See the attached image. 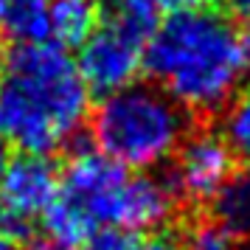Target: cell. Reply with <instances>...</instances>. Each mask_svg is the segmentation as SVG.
<instances>
[{
    "instance_id": "obj_1",
    "label": "cell",
    "mask_w": 250,
    "mask_h": 250,
    "mask_svg": "<svg viewBox=\"0 0 250 250\" xmlns=\"http://www.w3.org/2000/svg\"><path fill=\"white\" fill-rule=\"evenodd\" d=\"M144 68L183 110L211 113L250 79V31L214 9L171 12L144 45Z\"/></svg>"
},
{
    "instance_id": "obj_2",
    "label": "cell",
    "mask_w": 250,
    "mask_h": 250,
    "mask_svg": "<svg viewBox=\"0 0 250 250\" xmlns=\"http://www.w3.org/2000/svg\"><path fill=\"white\" fill-rule=\"evenodd\" d=\"M90 90L57 42H12L0 54V132L28 155H54L87 118Z\"/></svg>"
},
{
    "instance_id": "obj_3",
    "label": "cell",
    "mask_w": 250,
    "mask_h": 250,
    "mask_svg": "<svg viewBox=\"0 0 250 250\" xmlns=\"http://www.w3.org/2000/svg\"><path fill=\"white\" fill-rule=\"evenodd\" d=\"M96 149L124 169H155L174 158L188 135L186 110L158 84H126L102 96L93 113Z\"/></svg>"
},
{
    "instance_id": "obj_4",
    "label": "cell",
    "mask_w": 250,
    "mask_h": 250,
    "mask_svg": "<svg viewBox=\"0 0 250 250\" xmlns=\"http://www.w3.org/2000/svg\"><path fill=\"white\" fill-rule=\"evenodd\" d=\"M59 194L57 166L45 155H17L0 171V242L23 245Z\"/></svg>"
},
{
    "instance_id": "obj_5",
    "label": "cell",
    "mask_w": 250,
    "mask_h": 250,
    "mask_svg": "<svg viewBox=\"0 0 250 250\" xmlns=\"http://www.w3.org/2000/svg\"><path fill=\"white\" fill-rule=\"evenodd\" d=\"M144 40L113 20L99 23L96 31L79 45V57L73 59L84 87L99 96H110L132 84L144 70Z\"/></svg>"
},
{
    "instance_id": "obj_6",
    "label": "cell",
    "mask_w": 250,
    "mask_h": 250,
    "mask_svg": "<svg viewBox=\"0 0 250 250\" xmlns=\"http://www.w3.org/2000/svg\"><path fill=\"white\" fill-rule=\"evenodd\" d=\"M129 171L99 149H79L59 174V200L96 230L107 228L113 200Z\"/></svg>"
},
{
    "instance_id": "obj_7",
    "label": "cell",
    "mask_w": 250,
    "mask_h": 250,
    "mask_svg": "<svg viewBox=\"0 0 250 250\" xmlns=\"http://www.w3.org/2000/svg\"><path fill=\"white\" fill-rule=\"evenodd\" d=\"M236 155L230 152L225 138L216 132H197L186 138L174 152L171 191L188 203H208L225 191L233 180Z\"/></svg>"
},
{
    "instance_id": "obj_8",
    "label": "cell",
    "mask_w": 250,
    "mask_h": 250,
    "mask_svg": "<svg viewBox=\"0 0 250 250\" xmlns=\"http://www.w3.org/2000/svg\"><path fill=\"white\" fill-rule=\"evenodd\" d=\"M171 211H174L171 186L149 174H126L113 200L107 228H118L126 233L158 230L163 222H169Z\"/></svg>"
},
{
    "instance_id": "obj_9",
    "label": "cell",
    "mask_w": 250,
    "mask_h": 250,
    "mask_svg": "<svg viewBox=\"0 0 250 250\" xmlns=\"http://www.w3.org/2000/svg\"><path fill=\"white\" fill-rule=\"evenodd\" d=\"M51 40L62 48H79L99 25L96 0H51Z\"/></svg>"
},
{
    "instance_id": "obj_10",
    "label": "cell",
    "mask_w": 250,
    "mask_h": 250,
    "mask_svg": "<svg viewBox=\"0 0 250 250\" xmlns=\"http://www.w3.org/2000/svg\"><path fill=\"white\" fill-rule=\"evenodd\" d=\"M12 42L34 45L51 40V17H48V0H12L3 20Z\"/></svg>"
},
{
    "instance_id": "obj_11",
    "label": "cell",
    "mask_w": 250,
    "mask_h": 250,
    "mask_svg": "<svg viewBox=\"0 0 250 250\" xmlns=\"http://www.w3.org/2000/svg\"><path fill=\"white\" fill-rule=\"evenodd\" d=\"M216 214L233 233L250 236V169L245 174H233L225 191L216 197Z\"/></svg>"
},
{
    "instance_id": "obj_12",
    "label": "cell",
    "mask_w": 250,
    "mask_h": 250,
    "mask_svg": "<svg viewBox=\"0 0 250 250\" xmlns=\"http://www.w3.org/2000/svg\"><path fill=\"white\" fill-rule=\"evenodd\" d=\"M222 138L236 158L250 160V84L225 104Z\"/></svg>"
},
{
    "instance_id": "obj_13",
    "label": "cell",
    "mask_w": 250,
    "mask_h": 250,
    "mask_svg": "<svg viewBox=\"0 0 250 250\" xmlns=\"http://www.w3.org/2000/svg\"><path fill=\"white\" fill-rule=\"evenodd\" d=\"M160 12H163L160 0H113L110 20L146 42L160 25Z\"/></svg>"
},
{
    "instance_id": "obj_14",
    "label": "cell",
    "mask_w": 250,
    "mask_h": 250,
    "mask_svg": "<svg viewBox=\"0 0 250 250\" xmlns=\"http://www.w3.org/2000/svg\"><path fill=\"white\" fill-rule=\"evenodd\" d=\"M186 250H236L233 230L216 222H197L186 239Z\"/></svg>"
},
{
    "instance_id": "obj_15",
    "label": "cell",
    "mask_w": 250,
    "mask_h": 250,
    "mask_svg": "<svg viewBox=\"0 0 250 250\" xmlns=\"http://www.w3.org/2000/svg\"><path fill=\"white\" fill-rule=\"evenodd\" d=\"M135 233H126L118 228H96L82 250H135Z\"/></svg>"
},
{
    "instance_id": "obj_16",
    "label": "cell",
    "mask_w": 250,
    "mask_h": 250,
    "mask_svg": "<svg viewBox=\"0 0 250 250\" xmlns=\"http://www.w3.org/2000/svg\"><path fill=\"white\" fill-rule=\"evenodd\" d=\"M214 0H160V6H166L171 12H188V9H208Z\"/></svg>"
},
{
    "instance_id": "obj_17",
    "label": "cell",
    "mask_w": 250,
    "mask_h": 250,
    "mask_svg": "<svg viewBox=\"0 0 250 250\" xmlns=\"http://www.w3.org/2000/svg\"><path fill=\"white\" fill-rule=\"evenodd\" d=\"M230 12L236 14V23L250 31V0H228Z\"/></svg>"
},
{
    "instance_id": "obj_18",
    "label": "cell",
    "mask_w": 250,
    "mask_h": 250,
    "mask_svg": "<svg viewBox=\"0 0 250 250\" xmlns=\"http://www.w3.org/2000/svg\"><path fill=\"white\" fill-rule=\"evenodd\" d=\"M135 250H180L171 239H163V236H155V239H146V242H138Z\"/></svg>"
},
{
    "instance_id": "obj_19",
    "label": "cell",
    "mask_w": 250,
    "mask_h": 250,
    "mask_svg": "<svg viewBox=\"0 0 250 250\" xmlns=\"http://www.w3.org/2000/svg\"><path fill=\"white\" fill-rule=\"evenodd\" d=\"M9 160H12V144H9V138L0 132V171L6 169Z\"/></svg>"
},
{
    "instance_id": "obj_20",
    "label": "cell",
    "mask_w": 250,
    "mask_h": 250,
    "mask_svg": "<svg viewBox=\"0 0 250 250\" xmlns=\"http://www.w3.org/2000/svg\"><path fill=\"white\" fill-rule=\"evenodd\" d=\"M9 3H12V0H0V28H3V20H6V12H9Z\"/></svg>"
},
{
    "instance_id": "obj_21",
    "label": "cell",
    "mask_w": 250,
    "mask_h": 250,
    "mask_svg": "<svg viewBox=\"0 0 250 250\" xmlns=\"http://www.w3.org/2000/svg\"><path fill=\"white\" fill-rule=\"evenodd\" d=\"M0 250H17V245H9V242H0Z\"/></svg>"
}]
</instances>
